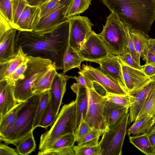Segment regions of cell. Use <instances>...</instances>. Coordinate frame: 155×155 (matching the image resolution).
Segmentation results:
<instances>
[{
	"label": "cell",
	"instance_id": "30",
	"mask_svg": "<svg viewBox=\"0 0 155 155\" xmlns=\"http://www.w3.org/2000/svg\"><path fill=\"white\" fill-rule=\"evenodd\" d=\"M147 115L151 116L155 122V84L148 94L136 120Z\"/></svg>",
	"mask_w": 155,
	"mask_h": 155
},
{
	"label": "cell",
	"instance_id": "54",
	"mask_svg": "<svg viewBox=\"0 0 155 155\" xmlns=\"http://www.w3.org/2000/svg\"><path fill=\"white\" fill-rule=\"evenodd\" d=\"M155 133V122L146 133L147 135Z\"/></svg>",
	"mask_w": 155,
	"mask_h": 155
},
{
	"label": "cell",
	"instance_id": "51",
	"mask_svg": "<svg viewBox=\"0 0 155 155\" xmlns=\"http://www.w3.org/2000/svg\"><path fill=\"white\" fill-rule=\"evenodd\" d=\"M71 78L75 79L77 81L76 83L78 84L87 87L86 81L84 77L82 75L79 74V75L78 77L71 76Z\"/></svg>",
	"mask_w": 155,
	"mask_h": 155
},
{
	"label": "cell",
	"instance_id": "8",
	"mask_svg": "<svg viewBox=\"0 0 155 155\" xmlns=\"http://www.w3.org/2000/svg\"><path fill=\"white\" fill-rule=\"evenodd\" d=\"M78 73L84 77L88 88H94V85L96 84L101 86L106 93L119 95L129 94L117 81L104 73L101 69L83 64Z\"/></svg>",
	"mask_w": 155,
	"mask_h": 155
},
{
	"label": "cell",
	"instance_id": "45",
	"mask_svg": "<svg viewBox=\"0 0 155 155\" xmlns=\"http://www.w3.org/2000/svg\"><path fill=\"white\" fill-rule=\"evenodd\" d=\"M124 63L134 68L143 70L141 65L133 58L129 51L117 56Z\"/></svg>",
	"mask_w": 155,
	"mask_h": 155
},
{
	"label": "cell",
	"instance_id": "11",
	"mask_svg": "<svg viewBox=\"0 0 155 155\" xmlns=\"http://www.w3.org/2000/svg\"><path fill=\"white\" fill-rule=\"evenodd\" d=\"M78 53L84 61L94 62L110 54L99 35L93 30Z\"/></svg>",
	"mask_w": 155,
	"mask_h": 155
},
{
	"label": "cell",
	"instance_id": "37",
	"mask_svg": "<svg viewBox=\"0 0 155 155\" xmlns=\"http://www.w3.org/2000/svg\"><path fill=\"white\" fill-rule=\"evenodd\" d=\"M75 155H101L100 146L97 145L93 146H74Z\"/></svg>",
	"mask_w": 155,
	"mask_h": 155
},
{
	"label": "cell",
	"instance_id": "39",
	"mask_svg": "<svg viewBox=\"0 0 155 155\" xmlns=\"http://www.w3.org/2000/svg\"><path fill=\"white\" fill-rule=\"evenodd\" d=\"M55 115L49 103L41 117L38 127L46 128L53 124L56 119Z\"/></svg>",
	"mask_w": 155,
	"mask_h": 155
},
{
	"label": "cell",
	"instance_id": "48",
	"mask_svg": "<svg viewBox=\"0 0 155 155\" xmlns=\"http://www.w3.org/2000/svg\"><path fill=\"white\" fill-rule=\"evenodd\" d=\"M141 66L143 71L149 77L155 75V66L147 63Z\"/></svg>",
	"mask_w": 155,
	"mask_h": 155
},
{
	"label": "cell",
	"instance_id": "26",
	"mask_svg": "<svg viewBox=\"0 0 155 155\" xmlns=\"http://www.w3.org/2000/svg\"><path fill=\"white\" fill-rule=\"evenodd\" d=\"M154 123V119L151 116L145 115L134 122L127 129V133L129 136L146 134Z\"/></svg>",
	"mask_w": 155,
	"mask_h": 155
},
{
	"label": "cell",
	"instance_id": "52",
	"mask_svg": "<svg viewBox=\"0 0 155 155\" xmlns=\"http://www.w3.org/2000/svg\"><path fill=\"white\" fill-rule=\"evenodd\" d=\"M149 51L155 54V38H149L148 40Z\"/></svg>",
	"mask_w": 155,
	"mask_h": 155
},
{
	"label": "cell",
	"instance_id": "1",
	"mask_svg": "<svg viewBox=\"0 0 155 155\" xmlns=\"http://www.w3.org/2000/svg\"><path fill=\"white\" fill-rule=\"evenodd\" d=\"M69 21L43 31H17L15 52L20 47L26 56L49 59L55 63L57 70H63L64 58L69 45Z\"/></svg>",
	"mask_w": 155,
	"mask_h": 155
},
{
	"label": "cell",
	"instance_id": "43",
	"mask_svg": "<svg viewBox=\"0 0 155 155\" xmlns=\"http://www.w3.org/2000/svg\"><path fill=\"white\" fill-rule=\"evenodd\" d=\"M124 27L126 36L127 45L129 51L133 58L139 64H140V57L139 56L135 50L134 45L130 33L129 28L127 25L125 23Z\"/></svg>",
	"mask_w": 155,
	"mask_h": 155
},
{
	"label": "cell",
	"instance_id": "20",
	"mask_svg": "<svg viewBox=\"0 0 155 155\" xmlns=\"http://www.w3.org/2000/svg\"><path fill=\"white\" fill-rule=\"evenodd\" d=\"M129 109L107 100L103 112L107 126L106 130L112 127L126 113H128Z\"/></svg>",
	"mask_w": 155,
	"mask_h": 155
},
{
	"label": "cell",
	"instance_id": "40",
	"mask_svg": "<svg viewBox=\"0 0 155 155\" xmlns=\"http://www.w3.org/2000/svg\"><path fill=\"white\" fill-rule=\"evenodd\" d=\"M61 1V0H48L40 5V20L47 17L59 5Z\"/></svg>",
	"mask_w": 155,
	"mask_h": 155
},
{
	"label": "cell",
	"instance_id": "12",
	"mask_svg": "<svg viewBox=\"0 0 155 155\" xmlns=\"http://www.w3.org/2000/svg\"><path fill=\"white\" fill-rule=\"evenodd\" d=\"M119 60L124 82L130 94L134 95L152 81L143 70L131 67Z\"/></svg>",
	"mask_w": 155,
	"mask_h": 155
},
{
	"label": "cell",
	"instance_id": "7",
	"mask_svg": "<svg viewBox=\"0 0 155 155\" xmlns=\"http://www.w3.org/2000/svg\"><path fill=\"white\" fill-rule=\"evenodd\" d=\"M126 113L112 127L106 130L99 142L101 155H121L128 123Z\"/></svg>",
	"mask_w": 155,
	"mask_h": 155
},
{
	"label": "cell",
	"instance_id": "47",
	"mask_svg": "<svg viewBox=\"0 0 155 155\" xmlns=\"http://www.w3.org/2000/svg\"><path fill=\"white\" fill-rule=\"evenodd\" d=\"M0 21V36L2 35L6 31L12 28L10 24L1 15Z\"/></svg>",
	"mask_w": 155,
	"mask_h": 155
},
{
	"label": "cell",
	"instance_id": "24",
	"mask_svg": "<svg viewBox=\"0 0 155 155\" xmlns=\"http://www.w3.org/2000/svg\"><path fill=\"white\" fill-rule=\"evenodd\" d=\"M155 84L152 81L134 95V102L129 109L128 122H134L143 106L149 92Z\"/></svg>",
	"mask_w": 155,
	"mask_h": 155
},
{
	"label": "cell",
	"instance_id": "13",
	"mask_svg": "<svg viewBox=\"0 0 155 155\" xmlns=\"http://www.w3.org/2000/svg\"><path fill=\"white\" fill-rule=\"evenodd\" d=\"M72 0H61L59 5L47 17L40 20L33 31L41 32L54 28L69 21L66 14Z\"/></svg>",
	"mask_w": 155,
	"mask_h": 155
},
{
	"label": "cell",
	"instance_id": "36",
	"mask_svg": "<svg viewBox=\"0 0 155 155\" xmlns=\"http://www.w3.org/2000/svg\"><path fill=\"white\" fill-rule=\"evenodd\" d=\"M12 8V27L13 28L18 21L27 5L24 0H11Z\"/></svg>",
	"mask_w": 155,
	"mask_h": 155
},
{
	"label": "cell",
	"instance_id": "50",
	"mask_svg": "<svg viewBox=\"0 0 155 155\" xmlns=\"http://www.w3.org/2000/svg\"><path fill=\"white\" fill-rule=\"evenodd\" d=\"M28 5L32 6H39L48 0H24Z\"/></svg>",
	"mask_w": 155,
	"mask_h": 155
},
{
	"label": "cell",
	"instance_id": "22",
	"mask_svg": "<svg viewBox=\"0 0 155 155\" xmlns=\"http://www.w3.org/2000/svg\"><path fill=\"white\" fill-rule=\"evenodd\" d=\"M54 63L34 82L32 87L34 95H40L51 89L53 80L58 72Z\"/></svg>",
	"mask_w": 155,
	"mask_h": 155
},
{
	"label": "cell",
	"instance_id": "49",
	"mask_svg": "<svg viewBox=\"0 0 155 155\" xmlns=\"http://www.w3.org/2000/svg\"><path fill=\"white\" fill-rule=\"evenodd\" d=\"M143 59L146 62V63L155 66V54L149 51Z\"/></svg>",
	"mask_w": 155,
	"mask_h": 155
},
{
	"label": "cell",
	"instance_id": "44",
	"mask_svg": "<svg viewBox=\"0 0 155 155\" xmlns=\"http://www.w3.org/2000/svg\"><path fill=\"white\" fill-rule=\"evenodd\" d=\"M38 155H75L73 147L55 150L39 151Z\"/></svg>",
	"mask_w": 155,
	"mask_h": 155
},
{
	"label": "cell",
	"instance_id": "42",
	"mask_svg": "<svg viewBox=\"0 0 155 155\" xmlns=\"http://www.w3.org/2000/svg\"><path fill=\"white\" fill-rule=\"evenodd\" d=\"M88 123L82 118L74 133L75 141L77 143L82 140L91 129Z\"/></svg>",
	"mask_w": 155,
	"mask_h": 155
},
{
	"label": "cell",
	"instance_id": "9",
	"mask_svg": "<svg viewBox=\"0 0 155 155\" xmlns=\"http://www.w3.org/2000/svg\"><path fill=\"white\" fill-rule=\"evenodd\" d=\"M88 106L84 120L91 128L104 132L107 126L103 112L107 99L94 88H88Z\"/></svg>",
	"mask_w": 155,
	"mask_h": 155
},
{
	"label": "cell",
	"instance_id": "34",
	"mask_svg": "<svg viewBox=\"0 0 155 155\" xmlns=\"http://www.w3.org/2000/svg\"><path fill=\"white\" fill-rule=\"evenodd\" d=\"M104 132L99 129L93 128L78 143L79 146H93L99 143L100 137Z\"/></svg>",
	"mask_w": 155,
	"mask_h": 155
},
{
	"label": "cell",
	"instance_id": "46",
	"mask_svg": "<svg viewBox=\"0 0 155 155\" xmlns=\"http://www.w3.org/2000/svg\"><path fill=\"white\" fill-rule=\"evenodd\" d=\"M0 155H18L16 149L9 147L5 143L0 144Z\"/></svg>",
	"mask_w": 155,
	"mask_h": 155
},
{
	"label": "cell",
	"instance_id": "35",
	"mask_svg": "<svg viewBox=\"0 0 155 155\" xmlns=\"http://www.w3.org/2000/svg\"><path fill=\"white\" fill-rule=\"evenodd\" d=\"M75 142L76 141L74 134H68L57 139L47 149L45 150H55L73 147Z\"/></svg>",
	"mask_w": 155,
	"mask_h": 155
},
{
	"label": "cell",
	"instance_id": "14",
	"mask_svg": "<svg viewBox=\"0 0 155 155\" xmlns=\"http://www.w3.org/2000/svg\"><path fill=\"white\" fill-rule=\"evenodd\" d=\"M94 62L100 65V69L104 73L117 81L129 93L125 85L121 65L117 56L110 54L106 57Z\"/></svg>",
	"mask_w": 155,
	"mask_h": 155
},
{
	"label": "cell",
	"instance_id": "2",
	"mask_svg": "<svg viewBox=\"0 0 155 155\" xmlns=\"http://www.w3.org/2000/svg\"><path fill=\"white\" fill-rule=\"evenodd\" d=\"M131 29L148 34L155 20V0H102Z\"/></svg>",
	"mask_w": 155,
	"mask_h": 155
},
{
	"label": "cell",
	"instance_id": "25",
	"mask_svg": "<svg viewBox=\"0 0 155 155\" xmlns=\"http://www.w3.org/2000/svg\"><path fill=\"white\" fill-rule=\"evenodd\" d=\"M129 29L136 51L139 56L143 59L149 52V37L148 34L129 28Z\"/></svg>",
	"mask_w": 155,
	"mask_h": 155
},
{
	"label": "cell",
	"instance_id": "18",
	"mask_svg": "<svg viewBox=\"0 0 155 155\" xmlns=\"http://www.w3.org/2000/svg\"><path fill=\"white\" fill-rule=\"evenodd\" d=\"M17 31L12 27L0 36V63L6 62L16 55L15 42Z\"/></svg>",
	"mask_w": 155,
	"mask_h": 155
},
{
	"label": "cell",
	"instance_id": "41",
	"mask_svg": "<svg viewBox=\"0 0 155 155\" xmlns=\"http://www.w3.org/2000/svg\"><path fill=\"white\" fill-rule=\"evenodd\" d=\"M0 14L6 19L12 26V20L11 0H0Z\"/></svg>",
	"mask_w": 155,
	"mask_h": 155
},
{
	"label": "cell",
	"instance_id": "29",
	"mask_svg": "<svg viewBox=\"0 0 155 155\" xmlns=\"http://www.w3.org/2000/svg\"><path fill=\"white\" fill-rule=\"evenodd\" d=\"M33 132H31L22 138L15 146L18 155H28L35 150L36 145Z\"/></svg>",
	"mask_w": 155,
	"mask_h": 155
},
{
	"label": "cell",
	"instance_id": "16",
	"mask_svg": "<svg viewBox=\"0 0 155 155\" xmlns=\"http://www.w3.org/2000/svg\"><path fill=\"white\" fill-rule=\"evenodd\" d=\"M40 13L39 6L27 5L13 28L21 31H33L40 21Z\"/></svg>",
	"mask_w": 155,
	"mask_h": 155
},
{
	"label": "cell",
	"instance_id": "15",
	"mask_svg": "<svg viewBox=\"0 0 155 155\" xmlns=\"http://www.w3.org/2000/svg\"><path fill=\"white\" fill-rule=\"evenodd\" d=\"M71 76L57 73L55 76L49 91L50 103L53 111L57 116L62 100L66 90L67 81Z\"/></svg>",
	"mask_w": 155,
	"mask_h": 155
},
{
	"label": "cell",
	"instance_id": "38",
	"mask_svg": "<svg viewBox=\"0 0 155 155\" xmlns=\"http://www.w3.org/2000/svg\"><path fill=\"white\" fill-rule=\"evenodd\" d=\"M27 58L26 61L21 64L5 79L9 84L15 86V83L18 80L23 78L24 74L27 68L28 59Z\"/></svg>",
	"mask_w": 155,
	"mask_h": 155
},
{
	"label": "cell",
	"instance_id": "17",
	"mask_svg": "<svg viewBox=\"0 0 155 155\" xmlns=\"http://www.w3.org/2000/svg\"><path fill=\"white\" fill-rule=\"evenodd\" d=\"M71 88L76 96V122L74 132L78 128L82 118L85 120L88 103V88L77 83H74Z\"/></svg>",
	"mask_w": 155,
	"mask_h": 155
},
{
	"label": "cell",
	"instance_id": "55",
	"mask_svg": "<svg viewBox=\"0 0 155 155\" xmlns=\"http://www.w3.org/2000/svg\"><path fill=\"white\" fill-rule=\"evenodd\" d=\"M152 81L155 84V75L150 78Z\"/></svg>",
	"mask_w": 155,
	"mask_h": 155
},
{
	"label": "cell",
	"instance_id": "53",
	"mask_svg": "<svg viewBox=\"0 0 155 155\" xmlns=\"http://www.w3.org/2000/svg\"><path fill=\"white\" fill-rule=\"evenodd\" d=\"M148 135L152 146L155 150V133Z\"/></svg>",
	"mask_w": 155,
	"mask_h": 155
},
{
	"label": "cell",
	"instance_id": "5",
	"mask_svg": "<svg viewBox=\"0 0 155 155\" xmlns=\"http://www.w3.org/2000/svg\"><path fill=\"white\" fill-rule=\"evenodd\" d=\"M41 95H34L26 101L8 134L0 139V142L16 146L22 138L34 131L33 124Z\"/></svg>",
	"mask_w": 155,
	"mask_h": 155
},
{
	"label": "cell",
	"instance_id": "23",
	"mask_svg": "<svg viewBox=\"0 0 155 155\" xmlns=\"http://www.w3.org/2000/svg\"><path fill=\"white\" fill-rule=\"evenodd\" d=\"M26 101L18 103L12 109L0 117V139L5 138L8 135L19 111Z\"/></svg>",
	"mask_w": 155,
	"mask_h": 155
},
{
	"label": "cell",
	"instance_id": "6",
	"mask_svg": "<svg viewBox=\"0 0 155 155\" xmlns=\"http://www.w3.org/2000/svg\"><path fill=\"white\" fill-rule=\"evenodd\" d=\"M124 25L122 20L111 12L107 17L106 24L99 34L112 54L118 56L129 51Z\"/></svg>",
	"mask_w": 155,
	"mask_h": 155
},
{
	"label": "cell",
	"instance_id": "28",
	"mask_svg": "<svg viewBox=\"0 0 155 155\" xmlns=\"http://www.w3.org/2000/svg\"><path fill=\"white\" fill-rule=\"evenodd\" d=\"M129 138L130 142L143 153L147 155H155V150L152 146L148 136L146 134L129 136Z\"/></svg>",
	"mask_w": 155,
	"mask_h": 155
},
{
	"label": "cell",
	"instance_id": "3",
	"mask_svg": "<svg viewBox=\"0 0 155 155\" xmlns=\"http://www.w3.org/2000/svg\"><path fill=\"white\" fill-rule=\"evenodd\" d=\"M76 119V101L62 106L50 129L41 136L39 151L47 149L56 140L68 134H74Z\"/></svg>",
	"mask_w": 155,
	"mask_h": 155
},
{
	"label": "cell",
	"instance_id": "27",
	"mask_svg": "<svg viewBox=\"0 0 155 155\" xmlns=\"http://www.w3.org/2000/svg\"><path fill=\"white\" fill-rule=\"evenodd\" d=\"M84 61L69 45L64 54L63 59V69L62 73L64 74L69 70L74 68L81 69V64Z\"/></svg>",
	"mask_w": 155,
	"mask_h": 155
},
{
	"label": "cell",
	"instance_id": "4",
	"mask_svg": "<svg viewBox=\"0 0 155 155\" xmlns=\"http://www.w3.org/2000/svg\"><path fill=\"white\" fill-rule=\"evenodd\" d=\"M27 68L23 79H19L14 86V94L18 103L25 102L34 95L32 91L35 81L44 74L52 65L49 59L27 56Z\"/></svg>",
	"mask_w": 155,
	"mask_h": 155
},
{
	"label": "cell",
	"instance_id": "33",
	"mask_svg": "<svg viewBox=\"0 0 155 155\" xmlns=\"http://www.w3.org/2000/svg\"><path fill=\"white\" fill-rule=\"evenodd\" d=\"M104 97L107 100L129 108L134 102L135 100L134 96L130 94L119 95L106 93Z\"/></svg>",
	"mask_w": 155,
	"mask_h": 155
},
{
	"label": "cell",
	"instance_id": "19",
	"mask_svg": "<svg viewBox=\"0 0 155 155\" xmlns=\"http://www.w3.org/2000/svg\"><path fill=\"white\" fill-rule=\"evenodd\" d=\"M18 104L14 94V86L6 80L0 81V117H2Z\"/></svg>",
	"mask_w": 155,
	"mask_h": 155
},
{
	"label": "cell",
	"instance_id": "31",
	"mask_svg": "<svg viewBox=\"0 0 155 155\" xmlns=\"http://www.w3.org/2000/svg\"><path fill=\"white\" fill-rule=\"evenodd\" d=\"M91 0H72L68 8L66 17L69 18L79 15L88 9Z\"/></svg>",
	"mask_w": 155,
	"mask_h": 155
},
{
	"label": "cell",
	"instance_id": "32",
	"mask_svg": "<svg viewBox=\"0 0 155 155\" xmlns=\"http://www.w3.org/2000/svg\"><path fill=\"white\" fill-rule=\"evenodd\" d=\"M50 98L49 91H47L41 95L33 124V128L34 130L38 127L42 115L50 103Z\"/></svg>",
	"mask_w": 155,
	"mask_h": 155
},
{
	"label": "cell",
	"instance_id": "10",
	"mask_svg": "<svg viewBox=\"0 0 155 155\" xmlns=\"http://www.w3.org/2000/svg\"><path fill=\"white\" fill-rule=\"evenodd\" d=\"M70 33L69 45L75 51L79 52L86 41L94 25L87 17L80 15L69 18Z\"/></svg>",
	"mask_w": 155,
	"mask_h": 155
},
{
	"label": "cell",
	"instance_id": "21",
	"mask_svg": "<svg viewBox=\"0 0 155 155\" xmlns=\"http://www.w3.org/2000/svg\"><path fill=\"white\" fill-rule=\"evenodd\" d=\"M16 55L11 59L0 63V81L5 80L27 60V57L19 47Z\"/></svg>",
	"mask_w": 155,
	"mask_h": 155
}]
</instances>
